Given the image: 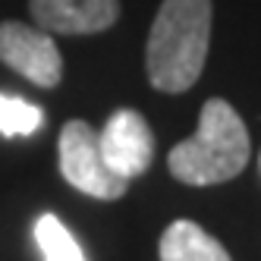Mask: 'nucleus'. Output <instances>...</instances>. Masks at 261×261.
<instances>
[{"label": "nucleus", "mask_w": 261, "mask_h": 261, "mask_svg": "<svg viewBox=\"0 0 261 261\" xmlns=\"http://www.w3.org/2000/svg\"><path fill=\"white\" fill-rule=\"evenodd\" d=\"M32 233H35V242H38L44 261H85L82 246L76 242V236L63 227V220L57 214H41L35 220Z\"/></svg>", "instance_id": "8"}, {"label": "nucleus", "mask_w": 261, "mask_h": 261, "mask_svg": "<svg viewBox=\"0 0 261 261\" xmlns=\"http://www.w3.org/2000/svg\"><path fill=\"white\" fill-rule=\"evenodd\" d=\"M211 0H164L145 47L148 82L158 91H189L208 60Z\"/></svg>", "instance_id": "1"}, {"label": "nucleus", "mask_w": 261, "mask_h": 261, "mask_svg": "<svg viewBox=\"0 0 261 261\" xmlns=\"http://www.w3.org/2000/svg\"><path fill=\"white\" fill-rule=\"evenodd\" d=\"M57 158H60V173L63 179L91 198L101 201H114L126 192V179H120L114 170L107 167L98 133L91 129L85 120H69L60 129V142H57Z\"/></svg>", "instance_id": "3"}, {"label": "nucleus", "mask_w": 261, "mask_h": 261, "mask_svg": "<svg viewBox=\"0 0 261 261\" xmlns=\"http://www.w3.org/2000/svg\"><path fill=\"white\" fill-rule=\"evenodd\" d=\"M44 123L38 104H29L16 95H0V133L4 136H32Z\"/></svg>", "instance_id": "9"}, {"label": "nucleus", "mask_w": 261, "mask_h": 261, "mask_svg": "<svg viewBox=\"0 0 261 261\" xmlns=\"http://www.w3.org/2000/svg\"><path fill=\"white\" fill-rule=\"evenodd\" d=\"M32 19L44 32L95 35L120 19V0H29Z\"/></svg>", "instance_id": "6"}, {"label": "nucleus", "mask_w": 261, "mask_h": 261, "mask_svg": "<svg viewBox=\"0 0 261 261\" xmlns=\"http://www.w3.org/2000/svg\"><path fill=\"white\" fill-rule=\"evenodd\" d=\"M252 158V142L242 117L223 101H204L195 136L167 154V170L186 186H217L239 176Z\"/></svg>", "instance_id": "2"}, {"label": "nucleus", "mask_w": 261, "mask_h": 261, "mask_svg": "<svg viewBox=\"0 0 261 261\" xmlns=\"http://www.w3.org/2000/svg\"><path fill=\"white\" fill-rule=\"evenodd\" d=\"M0 63L41 88H54L63 79V57L57 41L44 29L16 19L0 22Z\"/></svg>", "instance_id": "4"}, {"label": "nucleus", "mask_w": 261, "mask_h": 261, "mask_svg": "<svg viewBox=\"0 0 261 261\" xmlns=\"http://www.w3.org/2000/svg\"><path fill=\"white\" fill-rule=\"evenodd\" d=\"M98 142H101L107 167L126 182L142 176L154 161L151 126H148V120L133 107L117 110V114L107 120V126L98 133Z\"/></svg>", "instance_id": "5"}, {"label": "nucleus", "mask_w": 261, "mask_h": 261, "mask_svg": "<svg viewBox=\"0 0 261 261\" xmlns=\"http://www.w3.org/2000/svg\"><path fill=\"white\" fill-rule=\"evenodd\" d=\"M161 261H233L223 242L192 220H173L161 236Z\"/></svg>", "instance_id": "7"}]
</instances>
